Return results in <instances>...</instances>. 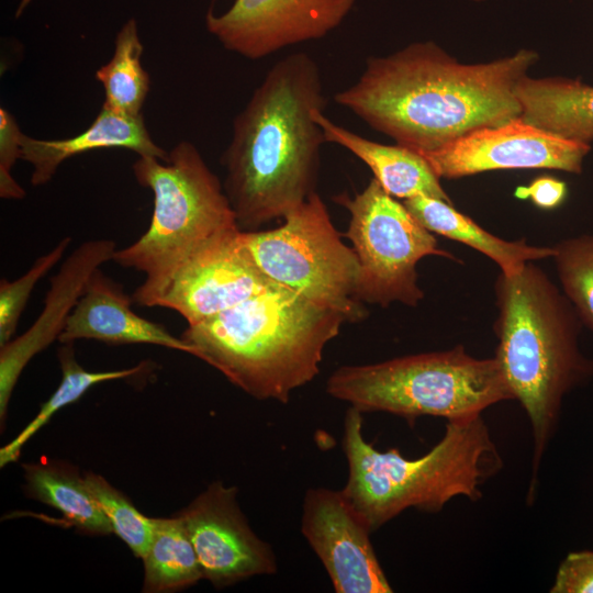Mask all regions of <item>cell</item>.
Segmentation results:
<instances>
[{
    "label": "cell",
    "instance_id": "4dcf8cb0",
    "mask_svg": "<svg viewBox=\"0 0 593 593\" xmlns=\"http://www.w3.org/2000/svg\"><path fill=\"white\" fill-rule=\"evenodd\" d=\"M32 0H20L15 10V16L19 18L23 14L24 10L31 4Z\"/></svg>",
    "mask_w": 593,
    "mask_h": 593
},
{
    "label": "cell",
    "instance_id": "484cf974",
    "mask_svg": "<svg viewBox=\"0 0 593 593\" xmlns=\"http://www.w3.org/2000/svg\"><path fill=\"white\" fill-rule=\"evenodd\" d=\"M86 485L108 518L113 534L123 540L133 555L143 558L154 535V518L145 516L120 490L102 475L93 472L83 474Z\"/></svg>",
    "mask_w": 593,
    "mask_h": 593
},
{
    "label": "cell",
    "instance_id": "4316f807",
    "mask_svg": "<svg viewBox=\"0 0 593 593\" xmlns=\"http://www.w3.org/2000/svg\"><path fill=\"white\" fill-rule=\"evenodd\" d=\"M70 240L69 236L64 237L51 251L38 257L18 279L0 280V347L12 339L34 287L63 258Z\"/></svg>",
    "mask_w": 593,
    "mask_h": 593
},
{
    "label": "cell",
    "instance_id": "ac0fdd59",
    "mask_svg": "<svg viewBox=\"0 0 593 593\" xmlns=\"http://www.w3.org/2000/svg\"><path fill=\"white\" fill-rule=\"evenodd\" d=\"M314 120L322 127L326 143L349 150L373 172L382 188L396 199L429 197L451 203L426 158L402 145H384L367 139L329 120L323 110H315Z\"/></svg>",
    "mask_w": 593,
    "mask_h": 593
},
{
    "label": "cell",
    "instance_id": "f1b7e54d",
    "mask_svg": "<svg viewBox=\"0 0 593 593\" xmlns=\"http://www.w3.org/2000/svg\"><path fill=\"white\" fill-rule=\"evenodd\" d=\"M551 593H593V551L570 552L561 561Z\"/></svg>",
    "mask_w": 593,
    "mask_h": 593
},
{
    "label": "cell",
    "instance_id": "e0dca14e",
    "mask_svg": "<svg viewBox=\"0 0 593 593\" xmlns=\"http://www.w3.org/2000/svg\"><path fill=\"white\" fill-rule=\"evenodd\" d=\"M124 148L138 156L168 159V152L150 137L143 115H127L102 105L94 121L80 134L63 139L21 136L20 159L33 167L31 183L43 186L52 180L67 159L96 149Z\"/></svg>",
    "mask_w": 593,
    "mask_h": 593
},
{
    "label": "cell",
    "instance_id": "d6986e66",
    "mask_svg": "<svg viewBox=\"0 0 593 593\" xmlns=\"http://www.w3.org/2000/svg\"><path fill=\"white\" fill-rule=\"evenodd\" d=\"M521 116L528 123L561 137L593 142V87L579 79L530 78L517 85Z\"/></svg>",
    "mask_w": 593,
    "mask_h": 593
},
{
    "label": "cell",
    "instance_id": "ba28073f",
    "mask_svg": "<svg viewBox=\"0 0 593 593\" xmlns=\"http://www.w3.org/2000/svg\"><path fill=\"white\" fill-rule=\"evenodd\" d=\"M273 230L242 231L258 268L273 282L324 307L347 322L366 317L357 299L359 261L335 228L317 192L289 212Z\"/></svg>",
    "mask_w": 593,
    "mask_h": 593
},
{
    "label": "cell",
    "instance_id": "83f0119b",
    "mask_svg": "<svg viewBox=\"0 0 593 593\" xmlns=\"http://www.w3.org/2000/svg\"><path fill=\"white\" fill-rule=\"evenodd\" d=\"M20 130L14 116L4 108H0V197L7 200H21L24 189L12 176V168L21 155Z\"/></svg>",
    "mask_w": 593,
    "mask_h": 593
},
{
    "label": "cell",
    "instance_id": "8992f818",
    "mask_svg": "<svg viewBox=\"0 0 593 593\" xmlns=\"http://www.w3.org/2000/svg\"><path fill=\"white\" fill-rule=\"evenodd\" d=\"M132 168L136 181L153 192V214L146 232L116 249L113 261L145 275L131 296L152 307L182 264L239 227L223 183L192 143L176 144L167 160L138 156Z\"/></svg>",
    "mask_w": 593,
    "mask_h": 593
},
{
    "label": "cell",
    "instance_id": "5bb4252c",
    "mask_svg": "<svg viewBox=\"0 0 593 593\" xmlns=\"http://www.w3.org/2000/svg\"><path fill=\"white\" fill-rule=\"evenodd\" d=\"M301 532L323 563L337 593H390L372 533L344 492L310 489L303 500Z\"/></svg>",
    "mask_w": 593,
    "mask_h": 593
},
{
    "label": "cell",
    "instance_id": "9a60e30c",
    "mask_svg": "<svg viewBox=\"0 0 593 593\" xmlns=\"http://www.w3.org/2000/svg\"><path fill=\"white\" fill-rule=\"evenodd\" d=\"M116 250L111 239L79 245L51 279L43 311L21 336L0 347V419L5 421L10 398L27 362L54 340H58L66 321L85 290L92 272L113 260Z\"/></svg>",
    "mask_w": 593,
    "mask_h": 593
},
{
    "label": "cell",
    "instance_id": "2e32d148",
    "mask_svg": "<svg viewBox=\"0 0 593 593\" xmlns=\"http://www.w3.org/2000/svg\"><path fill=\"white\" fill-rule=\"evenodd\" d=\"M132 296L100 268L88 279L85 290L69 314L58 338L61 344L94 339L111 345L150 344L194 355L181 337L164 325L137 315Z\"/></svg>",
    "mask_w": 593,
    "mask_h": 593
},
{
    "label": "cell",
    "instance_id": "4fadbf2b",
    "mask_svg": "<svg viewBox=\"0 0 593 593\" xmlns=\"http://www.w3.org/2000/svg\"><path fill=\"white\" fill-rule=\"evenodd\" d=\"M276 286L258 268L237 228L216 237L182 264L155 306L172 310L193 325Z\"/></svg>",
    "mask_w": 593,
    "mask_h": 593
},
{
    "label": "cell",
    "instance_id": "3957f363",
    "mask_svg": "<svg viewBox=\"0 0 593 593\" xmlns=\"http://www.w3.org/2000/svg\"><path fill=\"white\" fill-rule=\"evenodd\" d=\"M494 291V358L530 423L534 445L528 494L535 496L538 468L563 398L593 377V359L580 349L582 323L573 305L533 261L515 273L500 272Z\"/></svg>",
    "mask_w": 593,
    "mask_h": 593
},
{
    "label": "cell",
    "instance_id": "d4e9b609",
    "mask_svg": "<svg viewBox=\"0 0 593 593\" xmlns=\"http://www.w3.org/2000/svg\"><path fill=\"white\" fill-rule=\"evenodd\" d=\"M552 248L561 290L593 333V235L569 237Z\"/></svg>",
    "mask_w": 593,
    "mask_h": 593
},
{
    "label": "cell",
    "instance_id": "277c9868",
    "mask_svg": "<svg viewBox=\"0 0 593 593\" xmlns=\"http://www.w3.org/2000/svg\"><path fill=\"white\" fill-rule=\"evenodd\" d=\"M346 318L281 286L209 320L181 338L194 357L258 400L288 403L320 371L326 345Z\"/></svg>",
    "mask_w": 593,
    "mask_h": 593
},
{
    "label": "cell",
    "instance_id": "52a82bcc",
    "mask_svg": "<svg viewBox=\"0 0 593 593\" xmlns=\"http://www.w3.org/2000/svg\"><path fill=\"white\" fill-rule=\"evenodd\" d=\"M327 393L361 413L414 419L471 418L514 400L497 360L470 356L462 346L372 365L343 366L327 379Z\"/></svg>",
    "mask_w": 593,
    "mask_h": 593
},
{
    "label": "cell",
    "instance_id": "603a6c76",
    "mask_svg": "<svg viewBox=\"0 0 593 593\" xmlns=\"http://www.w3.org/2000/svg\"><path fill=\"white\" fill-rule=\"evenodd\" d=\"M142 54L137 21L128 19L116 33L112 58L96 71L105 94L102 105L127 115L142 114L150 83Z\"/></svg>",
    "mask_w": 593,
    "mask_h": 593
},
{
    "label": "cell",
    "instance_id": "ffe728a7",
    "mask_svg": "<svg viewBox=\"0 0 593 593\" xmlns=\"http://www.w3.org/2000/svg\"><path fill=\"white\" fill-rule=\"evenodd\" d=\"M403 204L429 232L478 250L505 275L519 271L529 261L553 256L552 247L532 246L525 239L510 242L493 235L446 201L419 195L403 200Z\"/></svg>",
    "mask_w": 593,
    "mask_h": 593
},
{
    "label": "cell",
    "instance_id": "5b68a950",
    "mask_svg": "<svg viewBox=\"0 0 593 593\" xmlns=\"http://www.w3.org/2000/svg\"><path fill=\"white\" fill-rule=\"evenodd\" d=\"M343 450L348 479L342 490L371 532L414 507L436 513L456 496L481 497V486L502 467L482 415L447 421L427 454L405 458L396 448L377 450L362 435V413L349 407Z\"/></svg>",
    "mask_w": 593,
    "mask_h": 593
},
{
    "label": "cell",
    "instance_id": "9c48e42d",
    "mask_svg": "<svg viewBox=\"0 0 593 593\" xmlns=\"http://www.w3.org/2000/svg\"><path fill=\"white\" fill-rule=\"evenodd\" d=\"M350 214L347 237L359 261L357 299L382 307L399 302L416 306L424 298L416 272L426 256H455L373 178L361 192L334 198Z\"/></svg>",
    "mask_w": 593,
    "mask_h": 593
},
{
    "label": "cell",
    "instance_id": "7a4b0ae2",
    "mask_svg": "<svg viewBox=\"0 0 593 593\" xmlns=\"http://www.w3.org/2000/svg\"><path fill=\"white\" fill-rule=\"evenodd\" d=\"M326 101L317 63L299 52L271 66L235 116L221 164L242 231L283 219L316 192L326 141L313 113Z\"/></svg>",
    "mask_w": 593,
    "mask_h": 593
},
{
    "label": "cell",
    "instance_id": "44dd1931",
    "mask_svg": "<svg viewBox=\"0 0 593 593\" xmlns=\"http://www.w3.org/2000/svg\"><path fill=\"white\" fill-rule=\"evenodd\" d=\"M23 471L25 494L60 512L66 526L87 536L113 534L108 518L89 492L85 477L75 466L43 458L24 463Z\"/></svg>",
    "mask_w": 593,
    "mask_h": 593
},
{
    "label": "cell",
    "instance_id": "7402d4cb",
    "mask_svg": "<svg viewBox=\"0 0 593 593\" xmlns=\"http://www.w3.org/2000/svg\"><path fill=\"white\" fill-rule=\"evenodd\" d=\"M154 522L153 539L142 558L143 592H175L202 580V570L181 517L154 518Z\"/></svg>",
    "mask_w": 593,
    "mask_h": 593
},
{
    "label": "cell",
    "instance_id": "7c38bea8",
    "mask_svg": "<svg viewBox=\"0 0 593 593\" xmlns=\"http://www.w3.org/2000/svg\"><path fill=\"white\" fill-rule=\"evenodd\" d=\"M195 550L203 579L216 588L277 572L269 544L250 528L237 489L216 481L178 514Z\"/></svg>",
    "mask_w": 593,
    "mask_h": 593
},
{
    "label": "cell",
    "instance_id": "8fae6325",
    "mask_svg": "<svg viewBox=\"0 0 593 593\" xmlns=\"http://www.w3.org/2000/svg\"><path fill=\"white\" fill-rule=\"evenodd\" d=\"M356 0H235L223 13L209 11L208 32L227 51L262 59L283 48L325 37Z\"/></svg>",
    "mask_w": 593,
    "mask_h": 593
},
{
    "label": "cell",
    "instance_id": "cb8c5ba5",
    "mask_svg": "<svg viewBox=\"0 0 593 593\" xmlns=\"http://www.w3.org/2000/svg\"><path fill=\"white\" fill-rule=\"evenodd\" d=\"M74 343H66L57 351L61 369L58 388L41 406L35 417L5 446L0 449V467L16 461L24 445L63 407L77 402L94 384L121 380L141 372L145 362L132 368L110 371H88L76 359Z\"/></svg>",
    "mask_w": 593,
    "mask_h": 593
},
{
    "label": "cell",
    "instance_id": "30bf717a",
    "mask_svg": "<svg viewBox=\"0 0 593 593\" xmlns=\"http://www.w3.org/2000/svg\"><path fill=\"white\" fill-rule=\"evenodd\" d=\"M590 149V144L561 137L517 116L471 131L422 155L439 178L456 179L504 169H555L579 175Z\"/></svg>",
    "mask_w": 593,
    "mask_h": 593
},
{
    "label": "cell",
    "instance_id": "6da1fadb",
    "mask_svg": "<svg viewBox=\"0 0 593 593\" xmlns=\"http://www.w3.org/2000/svg\"><path fill=\"white\" fill-rule=\"evenodd\" d=\"M537 59L523 48L490 63L461 64L434 42H417L367 58L334 101L396 144L428 153L521 116L517 85Z\"/></svg>",
    "mask_w": 593,
    "mask_h": 593
},
{
    "label": "cell",
    "instance_id": "1f68e13d",
    "mask_svg": "<svg viewBox=\"0 0 593 593\" xmlns=\"http://www.w3.org/2000/svg\"><path fill=\"white\" fill-rule=\"evenodd\" d=\"M471 1H474V2H481V1H484V0H471Z\"/></svg>",
    "mask_w": 593,
    "mask_h": 593
},
{
    "label": "cell",
    "instance_id": "f546056e",
    "mask_svg": "<svg viewBox=\"0 0 593 593\" xmlns=\"http://www.w3.org/2000/svg\"><path fill=\"white\" fill-rule=\"evenodd\" d=\"M567 192V184L562 180L541 176L528 186L517 187L514 195L519 200H530L539 209L552 210L564 201Z\"/></svg>",
    "mask_w": 593,
    "mask_h": 593
}]
</instances>
